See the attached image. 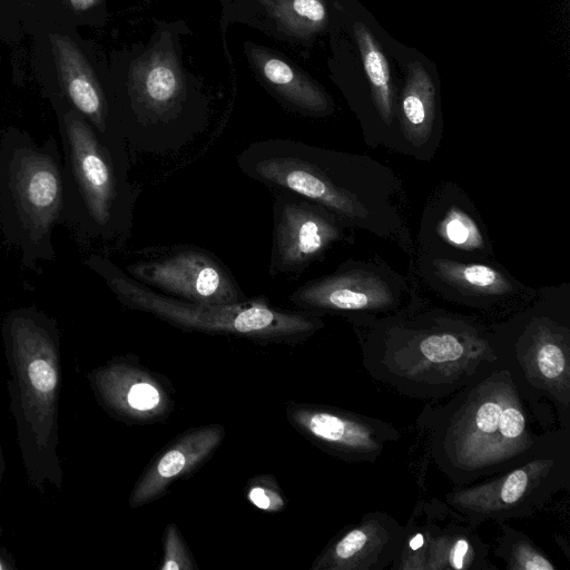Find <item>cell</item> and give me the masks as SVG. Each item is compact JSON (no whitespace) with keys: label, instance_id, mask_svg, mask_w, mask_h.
<instances>
[{"label":"cell","instance_id":"obj_27","mask_svg":"<svg viewBox=\"0 0 570 570\" xmlns=\"http://www.w3.org/2000/svg\"><path fill=\"white\" fill-rule=\"evenodd\" d=\"M146 89L154 101H168L176 91V78L173 70L164 66L153 68L146 79Z\"/></svg>","mask_w":570,"mask_h":570},{"label":"cell","instance_id":"obj_10","mask_svg":"<svg viewBox=\"0 0 570 570\" xmlns=\"http://www.w3.org/2000/svg\"><path fill=\"white\" fill-rule=\"evenodd\" d=\"M87 376L98 403L121 421L155 422L173 410L171 394L165 383L139 365L114 360Z\"/></svg>","mask_w":570,"mask_h":570},{"label":"cell","instance_id":"obj_33","mask_svg":"<svg viewBox=\"0 0 570 570\" xmlns=\"http://www.w3.org/2000/svg\"><path fill=\"white\" fill-rule=\"evenodd\" d=\"M3 533L2 525L0 524V535Z\"/></svg>","mask_w":570,"mask_h":570},{"label":"cell","instance_id":"obj_16","mask_svg":"<svg viewBox=\"0 0 570 570\" xmlns=\"http://www.w3.org/2000/svg\"><path fill=\"white\" fill-rule=\"evenodd\" d=\"M75 171L94 219L105 225L110 217L114 180L110 168L87 124L75 109L63 115Z\"/></svg>","mask_w":570,"mask_h":570},{"label":"cell","instance_id":"obj_32","mask_svg":"<svg viewBox=\"0 0 570 570\" xmlns=\"http://www.w3.org/2000/svg\"><path fill=\"white\" fill-rule=\"evenodd\" d=\"M4 472H6V464H4L3 452H2L1 441H0V481L2 480V478L4 475Z\"/></svg>","mask_w":570,"mask_h":570},{"label":"cell","instance_id":"obj_22","mask_svg":"<svg viewBox=\"0 0 570 570\" xmlns=\"http://www.w3.org/2000/svg\"><path fill=\"white\" fill-rule=\"evenodd\" d=\"M354 35L361 52L364 70L368 78L372 98L382 120L390 125L393 116L391 75L384 52L368 28L355 22Z\"/></svg>","mask_w":570,"mask_h":570},{"label":"cell","instance_id":"obj_17","mask_svg":"<svg viewBox=\"0 0 570 570\" xmlns=\"http://www.w3.org/2000/svg\"><path fill=\"white\" fill-rule=\"evenodd\" d=\"M12 184L22 217L33 235H42L57 216L61 183L47 157L24 153L13 167Z\"/></svg>","mask_w":570,"mask_h":570},{"label":"cell","instance_id":"obj_8","mask_svg":"<svg viewBox=\"0 0 570 570\" xmlns=\"http://www.w3.org/2000/svg\"><path fill=\"white\" fill-rule=\"evenodd\" d=\"M292 425L327 453L347 462H374L400 433L391 424L350 411L291 403Z\"/></svg>","mask_w":570,"mask_h":570},{"label":"cell","instance_id":"obj_23","mask_svg":"<svg viewBox=\"0 0 570 570\" xmlns=\"http://www.w3.org/2000/svg\"><path fill=\"white\" fill-rule=\"evenodd\" d=\"M494 554L509 570H556L557 567L529 538L510 527H502Z\"/></svg>","mask_w":570,"mask_h":570},{"label":"cell","instance_id":"obj_24","mask_svg":"<svg viewBox=\"0 0 570 570\" xmlns=\"http://www.w3.org/2000/svg\"><path fill=\"white\" fill-rule=\"evenodd\" d=\"M443 239L462 249H480L484 245L483 236L474 219L459 207H451L439 226Z\"/></svg>","mask_w":570,"mask_h":570},{"label":"cell","instance_id":"obj_26","mask_svg":"<svg viewBox=\"0 0 570 570\" xmlns=\"http://www.w3.org/2000/svg\"><path fill=\"white\" fill-rule=\"evenodd\" d=\"M248 500L257 508L276 512L284 508V498L281 490L269 476H261L253 480L247 489Z\"/></svg>","mask_w":570,"mask_h":570},{"label":"cell","instance_id":"obj_13","mask_svg":"<svg viewBox=\"0 0 570 570\" xmlns=\"http://www.w3.org/2000/svg\"><path fill=\"white\" fill-rule=\"evenodd\" d=\"M404 525L383 512L346 527L314 560L312 570H383L400 554Z\"/></svg>","mask_w":570,"mask_h":570},{"label":"cell","instance_id":"obj_9","mask_svg":"<svg viewBox=\"0 0 570 570\" xmlns=\"http://www.w3.org/2000/svg\"><path fill=\"white\" fill-rule=\"evenodd\" d=\"M570 345L564 334L538 323L512 351L501 353L522 395L534 402L548 397L568 412L570 403ZM560 410V411H561Z\"/></svg>","mask_w":570,"mask_h":570},{"label":"cell","instance_id":"obj_4","mask_svg":"<svg viewBox=\"0 0 570 570\" xmlns=\"http://www.w3.org/2000/svg\"><path fill=\"white\" fill-rule=\"evenodd\" d=\"M10 412L29 483L62 491L63 472L58 456V412L61 354L52 331L26 315L10 318L4 330Z\"/></svg>","mask_w":570,"mask_h":570},{"label":"cell","instance_id":"obj_1","mask_svg":"<svg viewBox=\"0 0 570 570\" xmlns=\"http://www.w3.org/2000/svg\"><path fill=\"white\" fill-rule=\"evenodd\" d=\"M430 453L455 485H466L519 464L547 439L533 432L523 395L499 364L419 417Z\"/></svg>","mask_w":570,"mask_h":570},{"label":"cell","instance_id":"obj_14","mask_svg":"<svg viewBox=\"0 0 570 570\" xmlns=\"http://www.w3.org/2000/svg\"><path fill=\"white\" fill-rule=\"evenodd\" d=\"M224 436V428L214 424L189 430L169 443L137 481L129 495V505L139 508L161 497L175 481L199 468Z\"/></svg>","mask_w":570,"mask_h":570},{"label":"cell","instance_id":"obj_29","mask_svg":"<svg viewBox=\"0 0 570 570\" xmlns=\"http://www.w3.org/2000/svg\"><path fill=\"white\" fill-rule=\"evenodd\" d=\"M295 12L314 23H321L326 17L325 6L321 0H294Z\"/></svg>","mask_w":570,"mask_h":570},{"label":"cell","instance_id":"obj_2","mask_svg":"<svg viewBox=\"0 0 570 570\" xmlns=\"http://www.w3.org/2000/svg\"><path fill=\"white\" fill-rule=\"evenodd\" d=\"M238 165L247 176L312 200L341 220L381 237H400L393 176L368 157L273 140L250 145Z\"/></svg>","mask_w":570,"mask_h":570},{"label":"cell","instance_id":"obj_31","mask_svg":"<svg viewBox=\"0 0 570 570\" xmlns=\"http://www.w3.org/2000/svg\"><path fill=\"white\" fill-rule=\"evenodd\" d=\"M0 570H17V564L11 553L0 544Z\"/></svg>","mask_w":570,"mask_h":570},{"label":"cell","instance_id":"obj_7","mask_svg":"<svg viewBox=\"0 0 570 570\" xmlns=\"http://www.w3.org/2000/svg\"><path fill=\"white\" fill-rule=\"evenodd\" d=\"M29 36L32 38V68L38 80L102 130L104 99L87 46L77 29L43 22Z\"/></svg>","mask_w":570,"mask_h":570},{"label":"cell","instance_id":"obj_19","mask_svg":"<svg viewBox=\"0 0 570 570\" xmlns=\"http://www.w3.org/2000/svg\"><path fill=\"white\" fill-rule=\"evenodd\" d=\"M399 107L404 136L413 146H423L433 131L435 89L430 75L417 61L409 68Z\"/></svg>","mask_w":570,"mask_h":570},{"label":"cell","instance_id":"obj_11","mask_svg":"<svg viewBox=\"0 0 570 570\" xmlns=\"http://www.w3.org/2000/svg\"><path fill=\"white\" fill-rule=\"evenodd\" d=\"M136 278L188 302L230 304L239 293L225 268L200 250H184L128 266Z\"/></svg>","mask_w":570,"mask_h":570},{"label":"cell","instance_id":"obj_12","mask_svg":"<svg viewBox=\"0 0 570 570\" xmlns=\"http://www.w3.org/2000/svg\"><path fill=\"white\" fill-rule=\"evenodd\" d=\"M275 212L273 272H299L343 237L336 217L315 203L284 200Z\"/></svg>","mask_w":570,"mask_h":570},{"label":"cell","instance_id":"obj_6","mask_svg":"<svg viewBox=\"0 0 570 570\" xmlns=\"http://www.w3.org/2000/svg\"><path fill=\"white\" fill-rule=\"evenodd\" d=\"M109 284L128 306L187 331L291 342L305 338L322 326L318 320L278 311L262 299L203 304L161 295L125 276H114Z\"/></svg>","mask_w":570,"mask_h":570},{"label":"cell","instance_id":"obj_21","mask_svg":"<svg viewBox=\"0 0 570 570\" xmlns=\"http://www.w3.org/2000/svg\"><path fill=\"white\" fill-rule=\"evenodd\" d=\"M433 266L443 282L466 295L502 296L512 291L511 282L489 265L436 258Z\"/></svg>","mask_w":570,"mask_h":570},{"label":"cell","instance_id":"obj_30","mask_svg":"<svg viewBox=\"0 0 570 570\" xmlns=\"http://www.w3.org/2000/svg\"><path fill=\"white\" fill-rule=\"evenodd\" d=\"M264 73L275 85H287L293 78L292 69L282 60L271 59L264 66Z\"/></svg>","mask_w":570,"mask_h":570},{"label":"cell","instance_id":"obj_28","mask_svg":"<svg viewBox=\"0 0 570 570\" xmlns=\"http://www.w3.org/2000/svg\"><path fill=\"white\" fill-rule=\"evenodd\" d=\"M32 0H0V40L8 42L23 9Z\"/></svg>","mask_w":570,"mask_h":570},{"label":"cell","instance_id":"obj_25","mask_svg":"<svg viewBox=\"0 0 570 570\" xmlns=\"http://www.w3.org/2000/svg\"><path fill=\"white\" fill-rule=\"evenodd\" d=\"M164 557L160 570H191L196 564L185 544V541L176 527L169 524L164 533Z\"/></svg>","mask_w":570,"mask_h":570},{"label":"cell","instance_id":"obj_15","mask_svg":"<svg viewBox=\"0 0 570 570\" xmlns=\"http://www.w3.org/2000/svg\"><path fill=\"white\" fill-rule=\"evenodd\" d=\"M291 301L308 309L335 312L383 311L395 304V295L379 275L351 271L335 273L298 287Z\"/></svg>","mask_w":570,"mask_h":570},{"label":"cell","instance_id":"obj_3","mask_svg":"<svg viewBox=\"0 0 570 570\" xmlns=\"http://www.w3.org/2000/svg\"><path fill=\"white\" fill-rule=\"evenodd\" d=\"M362 350L363 366L373 380L429 401L451 396L502 363L498 346L464 324L387 328Z\"/></svg>","mask_w":570,"mask_h":570},{"label":"cell","instance_id":"obj_18","mask_svg":"<svg viewBox=\"0 0 570 570\" xmlns=\"http://www.w3.org/2000/svg\"><path fill=\"white\" fill-rule=\"evenodd\" d=\"M423 551V570H488L495 569L488 561V546L468 522L445 528L428 525Z\"/></svg>","mask_w":570,"mask_h":570},{"label":"cell","instance_id":"obj_5","mask_svg":"<svg viewBox=\"0 0 570 570\" xmlns=\"http://www.w3.org/2000/svg\"><path fill=\"white\" fill-rule=\"evenodd\" d=\"M570 485L568 429L549 432L525 460L497 474L456 485L444 497L445 505L473 528L484 521L502 522L530 517Z\"/></svg>","mask_w":570,"mask_h":570},{"label":"cell","instance_id":"obj_20","mask_svg":"<svg viewBox=\"0 0 570 570\" xmlns=\"http://www.w3.org/2000/svg\"><path fill=\"white\" fill-rule=\"evenodd\" d=\"M101 0H32L19 16L9 42H17L39 23L78 28L89 23Z\"/></svg>","mask_w":570,"mask_h":570}]
</instances>
